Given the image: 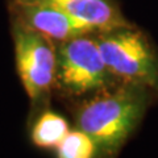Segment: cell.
Returning <instances> with one entry per match:
<instances>
[{
    "instance_id": "obj_4",
    "label": "cell",
    "mask_w": 158,
    "mask_h": 158,
    "mask_svg": "<svg viewBox=\"0 0 158 158\" xmlns=\"http://www.w3.org/2000/svg\"><path fill=\"white\" fill-rule=\"evenodd\" d=\"M108 74L98 38L83 34L57 48V79L71 94L82 95L106 87Z\"/></svg>"
},
{
    "instance_id": "obj_7",
    "label": "cell",
    "mask_w": 158,
    "mask_h": 158,
    "mask_svg": "<svg viewBox=\"0 0 158 158\" xmlns=\"http://www.w3.org/2000/svg\"><path fill=\"white\" fill-rule=\"evenodd\" d=\"M69 132V124L65 118L56 112L49 111L42 113L33 125L32 141L42 149L57 148Z\"/></svg>"
},
{
    "instance_id": "obj_3",
    "label": "cell",
    "mask_w": 158,
    "mask_h": 158,
    "mask_svg": "<svg viewBox=\"0 0 158 158\" xmlns=\"http://www.w3.org/2000/svg\"><path fill=\"white\" fill-rule=\"evenodd\" d=\"M12 37L17 73L32 100L49 91L57 79V48L53 41L12 20Z\"/></svg>"
},
{
    "instance_id": "obj_5",
    "label": "cell",
    "mask_w": 158,
    "mask_h": 158,
    "mask_svg": "<svg viewBox=\"0 0 158 158\" xmlns=\"http://www.w3.org/2000/svg\"><path fill=\"white\" fill-rule=\"evenodd\" d=\"M12 20L42 34L50 41L65 42L94 31L58 8L38 2L7 0Z\"/></svg>"
},
{
    "instance_id": "obj_1",
    "label": "cell",
    "mask_w": 158,
    "mask_h": 158,
    "mask_svg": "<svg viewBox=\"0 0 158 158\" xmlns=\"http://www.w3.org/2000/svg\"><path fill=\"white\" fill-rule=\"evenodd\" d=\"M145 88L125 83L95 96L79 111V129L92 138L103 156L116 154L141 121L146 108Z\"/></svg>"
},
{
    "instance_id": "obj_2",
    "label": "cell",
    "mask_w": 158,
    "mask_h": 158,
    "mask_svg": "<svg viewBox=\"0 0 158 158\" xmlns=\"http://www.w3.org/2000/svg\"><path fill=\"white\" fill-rule=\"evenodd\" d=\"M110 74L158 90V57L142 33L132 27L103 32L98 37Z\"/></svg>"
},
{
    "instance_id": "obj_6",
    "label": "cell",
    "mask_w": 158,
    "mask_h": 158,
    "mask_svg": "<svg viewBox=\"0 0 158 158\" xmlns=\"http://www.w3.org/2000/svg\"><path fill=\"white\" fill-rule=\"evenodd\" d=\"M56 7L94 32H110L131 27L113 0H27Z\"/></svg>"
},
{
    "instance_id": "obj_8",
    "label": "cell",
    "mask_w": 158,
    "mask_h": 158,
    "mask_svg": "<svg viewBox=\"0 0 158 158\" xmlns=\"http://www.w3.org/2000/svg\"><path fill=\"white\" fill-rule=\"evenodd\" d=\"M96 153L94 140L81 129L69 132L57 146V158H94Z\"/></svg>"
}]
</instances>
